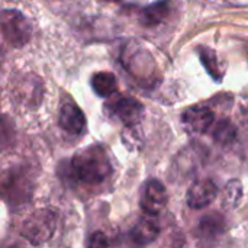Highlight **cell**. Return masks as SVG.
<instances>
[{
	"label": "cell",
	"instance_id": "obj_11",
	"mask_svg": "<svg viewBox=\"0 0 248 248\" xmlns=\"http://www.w3.org/2000/svg\"><path fill=\"white\" fill-rule=\"evenodd\" d=\"M170 12H171V3L169 0H160L147 6L142 10L141 20L147 26H155L161 23L170 15Z\"/></svg>",
	"mask_w": 248,
	"mask_h": 248
},
{
	"label": "cell",
	"instance_id": "obj_6",
	"mask_svg": "<svg viewBox=\"0 0 248 248\" xmlns=\"http://www.w3.org/2000/svg\"><path fill=\"white\" fill-rule=\"evenodd\" d=\"M218 186L211 179L196 180L187 190V205L192 209H203L209 206L218 196Z\"/></svg>",
	"mask_w": 248,
	"mask_h": 248
},
{
	"label": "cell",
	"instance_id": "obj_3",
	"mask_svg": "<svg viewBox=\"0 0 248 248\" xmlns=\"http://www.w3.org/2000/svg\"><path fill=\"white\" fill-rule=\"evenodd\" d=\"M1 33L10 46L20 48L31 41L32 25L20 12L15 9H4L1 12Z\"/></svg>",
	"mask_w": 248,
	"mask_h": 248
},
{
	"label": "cell",
	"instance_id": "obj_17",
	"mask_svg": "<svg viewBox=\"0 0 248 248\" xmlns=\"http://www.w3.org/2000/svg\"><path fill=\"white\" fill-rule=\"evenodd\" d=\"M108 1H118V0H108Z\"/></svg>",
	"mask_w": 248,
	"mask_h": 248
},
{
	"label": "cell",
	"instance_id": "obj_14",
	"mask_svg": "<svg viewBox=\"0 0 248 248\" xmlns=\"http://www.w3.org/2000/svg\"><path fill=\"white\" fill-rule=\"evenodd\" d=\"M212 138L221 145H230L237 138V128L230 119H222L215 124L212 129Z\"/></svg>",
	"mask_w": 248,
	"mask_h": 248
},
{
	"label": "cell",
	"instance_id": "obj_12",
	"mask_svg": "<svg viewBox=\"0 0 248 248\" xmlns=\"http://www.w3.org/2000/svg\"><path fill=\"white\" fill-rule=\"evenodd\" d=\"M92 87L94 93L100 97H110L118 90V80L116 76L109 71L96 73L92 77Z\"/></svg>",
	"mask_w": 248,
	"mask_h": 248
},
{
	"label": "cell",
	"instance_id": "obj_16",
	"mask_svg": "<svg viewBox=\"0 0 248 248\" xmlns=\"http://www.w3.org/2000/svg\"><path fill=\"white\" fill-rule=\"evenodd\" d=\"M86 248H110V244L105 232L96 231L89 237Z\"/></svg>",
	"mask_w": 248,
	"mask_h": 248
},
{
	"label": "cell",
	"instance_id": "obj_4",
	"mask_svg": "<svg viewBox=\"0 0 248 248\" xmlns=\"http://www.w3.org/2000/svg\"><path fill=\"white\" fill-rule=\"evenodd\" d=\"M169 196L164 185L157 179H150L141 189L140 205L141 209L148 215H158L167 205Z\"/></svg>",
	"mask_w": 248,
	"mask_h": 248
},
{
	"label": "cell",
	"instance_id": "obj_1",
	"mask_svg": "<svg viewBox=\"0 0 248 248\" xmlns=\"http://www.w3.org/2000/svg\"><path fill=\"white\" fill-rule=\"evenodd\" d=\"M71 170L77 180L87 185H99L110 176L112 164L106 150L102 145L94 144L74 154Z\"/></svg>",
	"mask_w": 248,
	"mask_h": 248
},
{
	"label": "cell",
	"instance_id": "obj_10",
	"mask_svg": "<svg viewBox=\"0 0 248 248\" xmlns=\"http://www.w3.org/2000/svg\"><path fill=\"white\" fill-rule=\"evenodd\" d=\"M225 219L219 212H212L209 215H205L199 222V237L202 240H217L219 238L225 231Z\"/></svg>",
	"mask_w": 248,
	"mask_h": 248
},
{
	"label": "cell",
	"instance_id": "obj_7",
	"mask_svg": "<svg viewBox=\"0 0 248 248\" xmlns=\"http://www.w3.org/2000/svg\"><path fill=\"white\" fill-rule=\"evenodd\" d=\"M215 121L214 112L206 106L189 108L182 115V124L189 134H206Z\"/></svg>",
	"mask_w": 248,
	"mask_h": 248
},
{
	"label": "cell",
	"instance_id": "obj_5",
	"mask_svg": "<svg viewBox=\"0 0 248 248\" xmlns=\"http://www.w3.org/2000/svg\"><path fill=\"white\" fill-rule=\"evenodd\" d=\"M108 109L126 126L138 125L144 115L142 103L134 97H125V96L118 97L116 100L110 102Z\"/></svg>",
	"mask_w": 248,
	"mask_h": 248
},
{
	"label": "cell",
	"instance_id": "obj_2",
	"mask_svg": "<svg viewBox=\"0 0 248 248\" xmlns=\"http://www.w3.org/2000/svg\"><path fill=\"white\" fill-rule=\"evenodd\" d=\"M57 230V214L49 208L32 212L20 227V235L32 246H42L49 241Z\"/></svg>",
	"mask_w": 248,
	"mask_h": 248
},
{
	"label": "cell",
	"instance_id": "obj_9",
	"mask_svg": "<svg viewBox=\"0 0 248 248\" xmlns=\"http://www.w3.org/2000/svg\"><path fill=\"white\" fill-rule=\"evenodd\" d=\"M160 234H161L160 221L155 218V215L145 214L134 225L131 231V238L137 246H148L154 243L160 237Z\"/></svg>",
	"mask_w": 248,
	"mask_h": 248
},
{
	"label": "cell",
	"instance_id": "obj_13",
	"mask_svg": "<svg viewBox=\"0 0 248 248\" xmlns=\"http://www.w3.org/2000/svg\"><path fill=\"white\" fill-rule=\"evenodd\" d=\"M243 199V185L240 180L232 179L230 180L222 193H221V203L225 209H235Z\"/></svg>",
	"mask_w": 248,
	"mask_h": 248
},
{
	"label": "cell",
	"instance_id": "obj_8",
	"mask_svg": "<svg viewBox=\"0 0 248 248\" xmlns=\"http://www.w3.org/2000/svg\"><path fill=\"white\" fill-rule=\"evenodd\" d=\"M60 126L73 135H81L86 131V116L74 102H65L58 115Z\"/></svg>",
	"mask_w": 248,
	"mask_h": 248
},
{
	"label": "cell",
	"instance_id": "obj_15",
	"mask_svg": "<svg viewBox=\"0 0 248 248\" xmlns=\"http://www.w3.org/2000/svg\"><path fill=\"white\" fill-rule=\"evenodd\" d=\"M199 55H201V61L205 65V68L208 70V73L215 78L219 80L222 77L221 74V65H219V60L215 54V51H212L211 48H205L201 46L199 48Z\"/></svg>",
	"mask_w": 248,
	"mask_h": 248
}]
</instances>
